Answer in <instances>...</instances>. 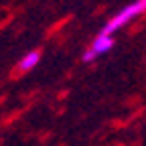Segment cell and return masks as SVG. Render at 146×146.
I'll list each match as a JSON object with an SVG mask.
<instances>
[{
  "label": "cell",
  "mask_w": 146,
  "mask_h": 146,
  "mask_svg": "<svg viewBox=\"0 0 146 146\" xmlns=\"http://www.w3.org/2000/svg\"><path fill=\"white\" fill-rule=\"evenodd\" d=\"M142 12H146V0H134L132 4H128L126 8H122V10L112 18V21L104 27L102 35H112V33H116L118 29H122L124 25H128L130 21H134V18L140 16Z\"/></svg>",
  "instance_id": "obj_1"
},
{
  "label": "cell",
  "mask_w": 146,
  "mask_h": 146,
  "mask_svg": "<svg viewBox=\"0 0 146 146\" xmlns=\"http://www.w3.org/2000/svg\"><path fill=\"white\" fill-rule=\"evenodd\" d=\"M112 47H114V39H112V35H100V36H96L94 45H91V51L96 53V57H100L102 53H108Z\"/></svg>",
  "instance_id": "obj_2"
},
{
  "label": "cell",
  "mask_w": 146,
  "mask_h": 146,
  "mask_svg": "<svg viewBox=\"0 0 146 146\" xmlns=\"http://www.w3.org/2000/svg\"><path fill=\"white\" fill-rule=\"evenodd\" d=\"M39 59H41V53L39 51H31V53H27L25 57L21 59L18 67H21V71H29V69H33L36 63H39Z\"/></svg>",
  "instance_id": "obj_3"
},
{
  "label": "cell",
  "mask_w": 146,
  "mask_h": 146,
  "mask_svg": "<svg viewBox=\"0 0 146 146\" xmlns=\"http://www.w3.org/2000/svg\"><path fill=\"white\" fill-rule=\"evenodd\" d=\"M94 59H96V53H94V51H91V49L83 53V61H85V63H91V61H94Z\"/></svg>",
  "instance_id": "obj_4"
}]
</instances>
